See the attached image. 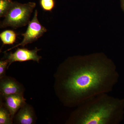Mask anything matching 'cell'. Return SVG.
Instances as JSON below:
<instances>
[{
  "mask_svg": "<svg viewBox=\"0 0 124 124\" xmlns=\"http://www.w3.org/2000/svg\"><path fill=\"white\" fill-rule=\"evenodd\" d=\"M15 120L18 124H33L35 122V115L31 108L26 104L24 105L19 109L16 116Z\"/></svg>",
  "mask_w": 124,
  "mask_h": 124,
  "instance_id": "cell-8",
  "label": "cell"
},
{
  "mask_svg": "<svg viewBox=\"0 0 124 124\" xmlns=\"http://www.w3.org/2000/svg\"><path fill=\"white\" fill-rule=\"evenodd\" d=\"M13 118L7 108L1 106L0 108V124H13Z\"/></svg>",
  "mask_w": 124,
  "mask_h": 124,
  "instance_id": "cell-10",
  "label": "cell"
},
{
  "mask_svg": "<svg viewBox=\"0 0 124 124\" xmlns=\"http://www.w3.org/2000/svg\"><path fill=\"white\" fill-rule=\"evenodd\" d=\"M40 49L36 48L34 49L30 50L26 48H18L14 53H10L7 57L9 61L8 67L14 62H24L29 60H33L39 62L41 58V56L37 54Z\"/></svg>",
  "mask_w": 124,
  "mask_h": 124,
  "instance_id": "cell-5",
  "label": "cell"
},
{
  "mask_svg": "<svg viewBox=\"0 0 124 124\" xmlns=\"http://www.w3.org/2000/svg\"><path fill=\"white\" fill-rule=\"evenodd\" d=\"M4 106L7 108L13 118L15 115L20 108L26 104L23 94H13L4 98Z\"/></svg>",
  "mask_w": 124,
  "mask_h": 124,
  "instance_id": "cell-7",
  "label": "cell"
},
{
  "mask_svg": "<svg viewBox=\"0 0 124 124\" xmlns=\"http://www.w3.org/2000/svg\"><path fill=\"white\" fill-rule=\"evenodd\" d=\"M1 79L0 94L2 97L4 98L13 94H23V87L15 80L5 77Z\"/></svg>",
  "mask_w": 124,
  "mask_h": 124,
  "instance_id": "cell-6",
  "label": "cell"
},
{
  "mask_svg": "<svg viewBox=\"0 0 124 124\" xmlns=\"http://www.w3.org/2000/svg\"><path fill=\"white\" fill-rule=\"evenodd\" d=\"M9 61L6 59L4 60L0 61V79L4 78L5 77V71L6 68L8 65Z\"/></svg>",
  "mask_w": 124,
  "mask_h": 124,
  "instance_id": "cell-13",
  "label": "cell"
},
{
  "mask_svg": "<svg viewBox=\"0 0 124 124\" xmlns=\"http://www.w3.org/2000/svg\"><path fill=\"white\" fill-rule=\"evenodd\" d=\"M39 3L44 11L51 12L55 7L54 0H40Z\"/></svg>",
  "mask_w": 124,
  "mask_h": 124,
  "instance_id": "cell-12",
  "label": "cell"
},
{
  "mask_svg": "<svg viewBox=\"0 0 124 124\" xmlns=\"http://www.w3.org/2000/svg\"><path fill=\"white\" fill-rule=\"evenodd\" d=\"M121 8L124 12V0H120Z\"/></svg>",
  "mask_w": 124,
  "mask_h": 124,
  "instance_id": "cell-14",
  "label": "cell"
},
{
  "mask_svg": "<svg viewBox=\"0 0 124 124\" xmlns=\"http://www.w3.org/2000/svg\"><path fill=\"white\" fill-rule=\"evenodd\" d=\"M12 0H0V17H5L13 5Z\"/></svg>",
  "mask_w": 124,
  "mask_h": 124,
  "instance_id": "cell-11",
  "label": "cell"
},
{
  "mask_svg": "<svg viewBox=\"0 0 124 124\" xmlns=\"http://www.w3.org/2000/svg\"><path fill=\"white\" fill-rule=\"evenodd\" d=\"M77 124H118L123 119L124 100L103 94L81 104Z\"/></svg>",
  "mask_w": 124,
  "mask_h": 124,
  "instance_id": "cell-2",
  "label": "cell"
},
{
  "mask_svg": "<svg viewBox=\"0 0 124 124\" xmlns=\"http://www.w3.org/2000/svg\"><path fill=\"white\" fill-rule=\"evenodd\" d=\"M36 6V3L29 2L22 4L13 2L11 8L1 23L0 28L11 27L14 29L25 26L30 22L31 14Z\"/></svg>",
  "mask_w": 124,
  "mask_h": 124,
  "instance_id": "cell-3",
  "label": "cell"
},
{
  "mask_svg": "<svg viewBox=\"0 0 124 124\" xmlns=\"http://www.w3.org/2000/svg\"><path fill=\"white\" fill-rule=\"evenodd\" d=\"M66 72L62 80L67 102L82 104L112 89L118 74L111 60L102 54L71 58L64 63Z\"/></svg>",
  "mask_w": 124,
  "mask_h": 124,
  "instance_id": "cell-1",
  "label": "cell"
},
{
  "mask_svg": "<svg viewBox=\"0 0 124 124\" xmlns=\"http://www.w3.org/2000/svg\"><path fill=\"white\" fill-rule=\"evenodd\" d=\"M16 33L13 30H5L0 33V38L3 45L13 44L16 42Z\"/></svg>",
  "mask_w": 124,
  "mask_h": 124,
  "instance_id": "cell-9",
  "label": "cell"
},
{
  "mask_svg": "<svg viewBox=\"0 0 124 124\" xmlns=\"http://www.w3.org/2000/svg\"><path fill=\"white\" fill-rule=\"evenodd\" d=\"M38 11L36 10L32 19L29 22L27 28L25 33L22 34L23 39L22 42L11 48L7 50L5 52L10 51L19 46L24 47L26 45L32 43L41 37L47 29L40 23L38 18Z\"/></svg>",
  "mask_w": 124,
  "mask_h": 124,
  "instance_id": "cell-4",
  "label": "cell"
}]
</instances>
